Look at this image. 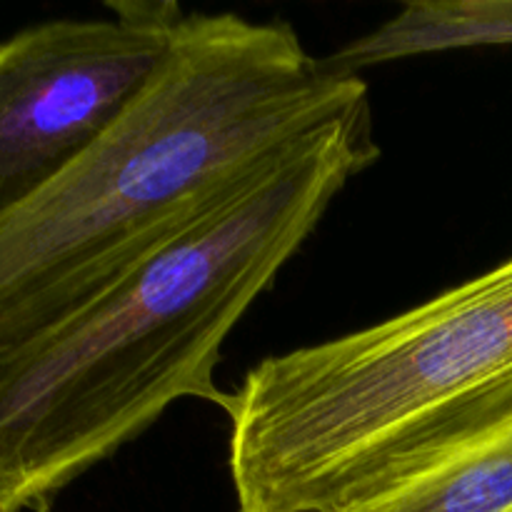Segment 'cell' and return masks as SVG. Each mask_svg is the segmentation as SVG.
<instances>
[{
	"label": "cell",
	"instance_id": "6da1fadb",
	"mask_svg": "<svg viewBox=\"0 0 512 512\" xmlns=\"http://www.w3.org/2000/svg\"><path fill=\"white\" fill-rule=\"evenodd\" d=\"M378 155L370 110L318 130L218 190L113 288L0 350V512H50L178 400L228 415L225 340Z\"/></svg>",
	"mask_w": 512,
	"mask_h": 512
},
{
	"label": "cell",
	"instance_id": "7a4b0ae2",
	"mask_svg": "<svg viewBox=\"0 0 512 512\" xmlns=\"http://www.w3.org/2000/svg\"><path fill=\"white\" fill-rule=\"evenodd\" d=\"M363 110V78L290 23L188 13L133 108L0 213V350L120 283L235 178Z\"/></svg>",
	"mask_w": 512,
	"mask_h": 512
},
{
	"label": "cell",
	"instance_id": "3957f363",
	"mask_svg": "<svg viewBox=\"0 0 512 512\" xmlns=\"http://www.w3.org/2000/svg\"><path fill=\"white\" fill-rule=\"evenodd\" d=\"M512 408V258L378 325L265 358L230 408L238 512H340Z\"/></svg>",
	"mask_w": 512,
	"mask_h": 512
},
{
	"label": "cell",
	"instance_id": "277c9868",
	"mask_svg": "<svg viewBox=\"0 0 512 512\" xmlns=\"http://www.w3.org/2000/svg\"><path fill=\"white\" fill-rule=\"evenodd\" d=\"M105 18L30 25L0 43V213L58 178L150 88L185 10L110 0Z\"/></svg>",
	"mask_w": 512,
	"mask_h": 512
},
{
	"label": "cell",
	"instance_id": "5b68a950",
	"mask_svg": "<svg viewBox=\"0 0 512 512\" xmlns=\"http://www.w3.org/2000/svg\"><path fill=\"white\" fill-rule=\"evenodd\" d=\"M340 512H512V408L410 460Z\"/></svg>",
	"mask_w": 512,
	"mask_h": 512
},
{
	"label": "cell",
	"instance_id": "8992f818",
	"mask_svg": "<svg viewBox=\"0 0 512 512\" xmlns=\"http://www.w3.org/2000/svg\"><path fill=\"white\" fill-rule=\"evenodd\" d=\"M512 43V0H413L393 20L330 55L360 75L375 63L470 45Z\"/></svg>",
	"mask_w": 512,
	"mask_h": 512
}]
</instances>
